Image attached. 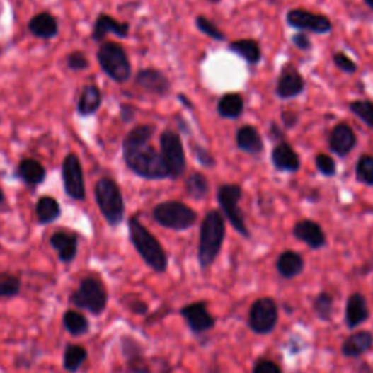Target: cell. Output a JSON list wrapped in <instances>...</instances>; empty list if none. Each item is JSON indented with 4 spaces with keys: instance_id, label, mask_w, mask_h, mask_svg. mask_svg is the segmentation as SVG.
<instances>
[{
    "instance_id": "cell-1",
    "label": "cell",
    "mask_w": 373,
    "mask_h": 373,
    "mask_svg": "<svg viewBox=\"0 0 373 373\" xmlns=\"http://www.w3.org/2000/svg\"><path fill=\"white\" fill-rule=\"evenodd\" d=\"M226 236V225L225 216L217 210H210L200 226V239H198V264L202 270H207L213 265L216 258L219 257L223 242Z\"/></svg>"
},
{
    "instance_id": "cell-2",
    "label": "cell",
    "mask_w": 373,
    "mask_h": 373,
    "mask_svg": "<svg viewBox=\"0 0 373 373\" xmlns=\"http://www.w3.org/2000/svg\"><path fill=\"white\" fill-rule=\"evenodd\" d=\"M129 238L144 264L158 275H163L168 270V256L161 242L142 225L137 217L129 219Z\"/></svg>"
},
{
    "instance_id": "cell-3",
    "label": "cell",
    "mask_w": 373,
    "mask_h": 373,
    "mask_svg": "<svg viewBox=\"0 0 373 373\" xmlns=\"http://www.w3.org/2000/svg\"><path fill=\"white\" fill-rule=\"evenodd\" d=\"M124 161L136 176L146 180L169 178L165 162L152 146L142 144L122 149Z\"/></svg>"
},
{
    "instance_id": "cell-4",
    "label": "cell",
    "mask_w": 373,
    "mask_h": 373,
    "mask_svg": "<svg viewBox=\"0 0 373 373\" xmlns=\"http://www.w3.org/2000/svg\"><path fill=\"white\" fill-rule=\"evenodd\" d=\"M69 302L78 309L86 311L93 316L103 315L108 305V292L104 283L95 277L81 280L76 290L69 296Z\"/></svg>"
},
{
    "instance_id": "cell-5",
    "label": "cell",
    "mask_w": 373,
    "mask_h": 373,
    "mask_svg": "<svg viewBox=\"0 0 373 373\" xmlns=\"http://www.w3.org/2000/svg\"><path fill=\"white\" fill-rule=\"evenodd\" d=\"M95 200L108 225L118 226L124 219L126 206L115 181L110 178L99 180L95 185Z\"/></svg>"
},
{
    "instance_id": "cell-6",
    "label": "cell",
    "mask_w": 373,
    "mask_h": 373,
    "mask_svg": "<svg viewBox=\"0 0 373 373\" xmlns=\"http://www.w3.org/2000/svg\"><path fill=\"white\" fill-rule=\"evenodd\" d=\"M154 220L171 231H187L197 222V213L181 202H163L154 209Z\"/></svg>"
},
{
    "instance_id": "cell-7",
    "label": "cell",
    "mask_w": 373,
    "mask_h": 373,
    "mask_svg": "<svg viewBox=\"0 0 373 373\" xmlns=\"http://www.w3.org/2000/svg\"><path fill=\"white\" fill-rule=\"evenodd\" d=\"M279 322V306L270 296L256 299L248 312V327L258 335H267L276 330Z\"/></svg>"
},
{
    "instance_id": "cell-8",
    "label": "cell",
    "mask_w": 373,
    "mask_h": 373,
    "mask_svg": "<svg viewBox=\"0 0 373 373\" xmlns=\"http://www.w3.org/2000/svg\"><path fill=\"white\" fill-rule=\"evenodd\" d=\"M242 198V188L236 184H225L217 190V202L232 228L243 238H251L250 231L246 228L245 216L239 207V200Z\"/></svg>"
},
{
    "instance_id": "cell-9",
    "label": "cell",
    "mask_w": 373,
    "mask_h": 373,
    "mask_svg": "<svg viewBox=\"0 0 373 373\" xmlns=\"http://www.w3.org/2000/svg\"><path fill=\"white\" fill-rule=\"evenodd\" d=\"M98 62L107 76L115 82H126L132 76V66L124 50L114 42H105L98 52Z\"/></svg>"
},
{
    "instance_id": "cell-10",
    "label": "cell",
    "mask_w": 373,
    "mask_h": 373,
    "mask_svg": "<svg viewBox=\"0 0 373 373\" xmlns=\"http://www.w3.org/2000/svg\"><path fill=\"white\" fill-rule=\"evenodd\" d=\"M161 156L168 169L169 178H180L185 169V154L183 142L176 132L166 130L161 134Z\"/></svg>"
},
{
    "instance_id": "cell-11",
    "label": "cell",
    "mask_w": 373,
    "mask_h": 373,
    "mask_svg": "<svg viewBox=\"0 0 373 373\" xmlns=\"http://www.w3.org/2000/svg\"><path fill=\"white\" fill-rule=\"evenodd\" d=\"M181 318L185 321L190 331L195 335L212 331L216 327V318L209 312L207 302L197 301L184 305L180 309Z\"/></svg>"
},
{
    "instance_id": "cell-12",
    "label": "cell",
    "mask_w": 373,
    "mask_h": 373,
    "mask_svg": "<svg viewBox=\"0 0 373 373\" xmlns=\"http://www.w3.org/2000/svg\"><path fill=\"white\" fill-rule=\"evenodd\" d=\"M286 21L294 30L308 31L314 34H328L333 30V23L328 16L304 9L289 11L286 15Z\"/></svg>"
},
{
    "instance_id": "cell-13",
    "label": "cell",
    "mask_w": 373,
    "mask_h": 373,
    "mask_svg": "<svg viewBox=\"0 0 373 373\" xmlns=\"http://www.w3.org/2000/svg\"><path fill=\"white\" fill-rule=\"evenodd\" d=\"M62 176L67 195L73 198V200H84L86 194L84 171H82V163L76 155L70 154L66 156L62 166Z\"/></svg>"
},
{
    "instance_id": "cell-14",
    "label": "cell",
    "mask_w": 373,
    "mask_h": 373,
    "mask_svg": "<svg viewBox=\"0 0 373 373\" xmlns=\"http://www.w3.org/2000/svg\"><path fill=\"white\" fill-rule=\"evenodd\" d=\"M292 234L297 241L306 243L311 250H322L327 246V235L315 220L302 219L296 222Z\"/></svg>"
},
{
    "instance_id": "cell-15",
    "label": "cell",
    "mask_w": 373,
    "mask_h": 373,
    "mask_svg": "<svg viewBox=\"0 0 373 373\" xmlns=\"http://www.w3.org/2000/svg\"><path fill=\"white\" fill-rule=\"evenodd\" d=\"M304 91H305V79L302 78V74L293 64L287 63L279 74L276 95L280 99H292L299 96Z\"/></svg>"
},
{
    "instance_id": "cell-16",
    "label": "cell",
    "mask_w": 373,
    "mask_h": 373,
    "mask_svg": "<svg viewBox=\"0 0 373 373\" xmlns=\"http://www.w3.org/2000/svg\"><path fill=\"white\" fill-rule=\"evenodd\" d=\"M357 144V137L355 130L345 122H340L330 132L328 146L330 151L338 158H345L349 155L355 146Z\"/></svg>"
},
{
    "instance_id": "cell-17",
    "label": "cell",
    "mask_w": 373,
    "mask_h": 373,
    "mask_svg": "<svg viewBox=\"0 0 373 373\" xmlns=\"http://www.w3.org/2000/svg\"><path fill=\"white\" fill-rule=\"evenodd\" d=\"M369 316H370V309L365 294L356 292L347 297L345 309H344V321L347 328L355 330L360 327L369 319Z\"/></svg>"
},
{
    "instance_id": "cell-18",
    "label": "cell",
    "mask_w": 373,
    "mask_h": 373,
    "mask_svg": "<svg viewBox=\"0 0 373 373\" xmlns=\"http://www.w3.org/2000/svg\"><path fill=\"white\" fill-rule=\"evenodd\" d=\"M271 162L280 172H297L301 169V158L287 142H280L271 152Z\"/></svg>"
},
{
    "instance_id": "cell-19",
    "label": "cell",
    "mask_w": 373,
    "mask_h": 373,
    "mask_svg": "<svg viewBox=\"0 0 373 373\" xmlns=\"http://www.w3.org/2000/svg\"><path fill=\"white\" fill-rule=\"evenodd\" d=\"M373 347V334L367 330L356 331L341 344V355L347 359H357L366 355Z\"/></svg>"
},
{
    "instance_id": "cell-20",
    "label": "cell",
    "mask_w": 373,
    "mask_h": 373,
    "mask_svg": "<svg viewBox=\"0 0 373 373\" xmlns=\"http://www.w3.org/2000/svg\"><path fill=\"white\" fill-rule=\"evenodd\" d=\"M50 245H52L53 250L57 253L59 260L63 264H70L78 256L79 239L74 234L56 232L52 238H50Z\"/></svg>"
},
{
    "instance_id": "cell-21",
    "label": "cell",
    "mask_w": 373,
    "mask_h": 373,
    "mask_svg": "<svg viewBox=\"0 0 373 373\" xmlns=\"http://www.w3.org/2000/svg\"><path fill=\"white\" fill-rule=\"evenodd\" d=\"M276 270L286 280L296 279L297 276H301L305 270V260L296 251H283L276 260Z\"/></svg>"
},
{
    "instance_id": "cell-22",
    "label": "cell",
    "mask_w": 373,
    "mask_h": 373,
    "mask_svg": "<svg viewBox=\"0 0 373 373\" xmlns=\"http://www.w3.org/2000/svg\"><path fill=\"white\" fill-rule=\"evenodd\" d=\"M136 84L146 92L165 95L169 91V82L165 74L156 69L140 70L136 76Z\"/></svg>"
},
{
    "instance_id": "cell-23",
    "label": "cell",
    "mask_w": 373,
    "mask_h": 373,
    "mask_svg": "<svg viewBox=\"0 0 373 373\" xmlns=\"http://www.w3.org/2000/svg\"><path fill=\"white\" fill-rule=\"evenodd\" d=\"M107 34H114L120 38H126L129 34V23L126 22H118L117 19H114L113 16L108 15H99L96 22H95V27H93V40L95 41H101L105 38Z\"/></svg>"
},
{
    "instance_id": "cell-24",
    "label": "cell",
    "mask_w": 373,
    "mask_h": 373,
    "mask_svg": "<svg viewBox=\"0 0 373 373\" xmlns=\"http://www.w3.org/2000/svg\"><path fill=\"white\" fill-rule=\"evenodd\" d=\"M236 146L239 151L248 155H260L264 149V142L260 132L253 126H243L236 132Z\"/></svg>"
},
{
    "instance_id": "cell-25",
    "label": "cell",
    "mask_w": 373,
    "mask_h": 373,
    "mask_svg": "<svg viewBox=\"0 0 373 373\" xmlns=\"http://www.w3.org/2000/svg\"><path fill=\"white\" fill-rule=\"evenodd\" d=\"M88 359V350L81 344L69 343L63 350V369L67 373H78Z\"/></svg>"
},
{
    "instance_id": "cell-26",
    "label": "cell",
    "mask_w": 373,
    "mask_h": 373,
    "mask_svg": "<svg viewBox=\"0 0 373 373\" xmlns=\"http://www.w3.org/2000/svg\"><path fill=\"white\" fill-rule=\"evenodd\" d=\"M63 328L71 335V337H84L91 330V322L89 319L76 309H69L63 314L62 318Z\"/></svg>"
},
{
    "instance_id": "cell-27",
    "label": "cell",
    "mask_w": 373,
    "mask_h": 373,
    "mask_svg": "<svg viewBox=\"0 0 373 373\" xmlns=\"http://www.w3.org/2000/svg\"><path fill=\"white\" fill-rule=\"evenodd\" d=\"M28 28L31 31V34H34L35 37L38 38H53L57 35V21L54 16H52L50 13H38L35 15L30 25H28Z\"/></svg>"
},
{
    "instance_id": "cell-28",
    "label": "cell",
    "mask_w": 373,
    "mask_h": 373,
    "mask_svg": "<svg viewBox=\"0 0 373 373\" xmlns=\"http://www.w3.org/2000/svg\"><path fill=\"white\" fill-rule=\"evenodd\" d=\"M229 50L253 66L261 62V47L256 40H236L229 44Z\"/></svg>"
},
{
    "instance_id": "cell-29",
    "label": "cell",
    "mask_w": 373,
    "mask_h": 373,
    "mask_svg": "<svg viewBox=\"0 0 373 373\" xmlns=\"http://www.w3.org/2000/svg\"><path fill=\"white\" fill-rule=\"evenodd\" d=\"M243 98L239 93H226L219 99L217 113L223 118H239L243 113Z\"/></svg>"
},
{
    "instance_id": "cell-30",
    "label": "cell",
    "mask_w": 373,
    "mask_h": 373,
    "mask_svg": "<svg viewBox=\"0 0 373 373\" xmlns=\"http://www.w3.org/2000/svg\"><path fill=\"white\" fill-rule=\"evenodd\" d=\"M18 173L21 180L28 185L41 184L45 178L44 166L34 159H23L18 166Z\"/></svg>"
},
{
    "instance_id": "cell-31",
    "label": "cell",
    "mask_w": 373,
    "mask_h": 373,
    "mask_svg": "<svg viewBox=\"0 0 373 373\" xmlns=\"http://www.w3.org/2000/svg\"><path fill=\"white\" fill-rule=\"evenodd\" d=\"M35 213H37V219L41 225H50V223L56 222L60 217L62 210H60V205L57 203L56 198L41 197L37 202Z\"/></svg>"
},
{
    "instance_id": "cell-32",
    "label": "cell",
    "mask_w": 373,
    "mask_h": 373,
    "mask_svg": "<svg viewBox=\"0 0 373 373\" xmlns=\"http://www.w3.org/2000/svg\"><path fill=\"white\" fill-rule=\"evenodd\" d=\"M103 103V95L96 86H86L81 95L79 104H78V113L81 115H92L96 113V110L101 107Z\"/></svg>"
},
{
    "instance_id": "cell-33",
    "label": "cell",
    "mask_w": 373,
    "mask_h": 373,
    "mask_svg": "<svg viewBox=\"0 0 373 373\" xmlns=\"http://www.w3.org/2000/svg\"><path fill=\"white\" fill-rule=\"evenodd\" d=\"M312 311L315 316L321 321H331L334 312V297L327 290L319 292L312 302Z\"/></svg>"
},
{
    "instance_id": "cell-34",
    "label": "cell",
    "mask_w": 373,
    "mask_h": 373,
    "mask_svg": "<svg viewBox=\"0 0 373 373\" xmlns=\"http://www.w3.org/2000/svg\"><path fill=\"white\" fill-rule=\"evenodd\" d=\"M185 188H187L188 195L191 198H194V200H203V198L209 194L210 185H209V181L203 176V173L194 172L188 177Z\"/></svg>"
},
{
    "instance_id": "cell-35",
    "label": "cell",
    "mask_w": 373,
    "mask_h": 373,
    "mask_svg": "<svg viewBox=\"0 0 373 373\" xmlns=\"http://www.w3.org/2000/svg\"><path fill=\"white\" fill-rule=\"evenodd\" d=\"M155 134V126H139L134 127L122 142V149H127V147H134V146H142V144H147L149 140L152 139V136Z\"/></svg>"
},
{
    "instance_id": "cell-36",
    "label": "cell",
    "mask_w": 373,
    "mask_h": 373,
    "mask_svg": "<svg viewBox=\"0 0 373 373\" xmlns=\"http://www.w3.org/2000/svg\"><path fill=\"white\" fill-rule=\"evenodd\" d=\"M22 280L18 276L4 272L0 275V299H12L21 293Z\"/></svg>"
},
{
    "instance_id": "cell-37",
    "label": "cell",
    "mask_w": 373,
    "mask_h": 373,
    "mask_svg": "<svg viewBox=\"0 0 373 373\" xmlns=\"http://www.w3.org/2000/svg\"><path fill=\"white\" fill-rule=\"evenodd\" d=\"M356 178L359 183L373 187V155H362L356 163Z\"/></svg>"
},
{
    "instance_id": "cell-38",
    "label": "cell",
    "mask_w": 373,
    "mask_h": 373,
    "mask_svg": "<svg viewBox=\"0 0 373 373\" xmlns=\"http://www.w3.org/2000/svg\"><path fill=\"white\" fill-rule=\"evenodd\" d=\"M349 110L362 120L367 127L373 129V101L369 99H359V101H353L349 104Z\"/></svg>"
},
{
    "instance_id": "cell-39",
    "label": "cell",
    "mask_w": 373,
    "mask_h": 373,
    "mask_svg": "<svg viewBox=\"0 0 373 373\" xmlns=\"http://www.w3.org/2000/svg\"><path fill=\"white\" fill-rule=\"evenodd\" d=\"M121 305L126 306V309L134 315H146L149 312V305L147 302L142 301L139 296L129 293L126 296L121 297Z\"/></svg>"
},
{
    "instance_id": "cell-40",
    "label": "cell",
    "mask_w": 373,
    "mask_h": 373,
    "mask_svg": "<svg viewBox=\"0 0 373 373\" xmlns=\"http://www.w3.org/2000/svg\"><path fill=\"white\" fill-rule=\"evenodd\" d=\"M195 25H197V28L200 30L203 34H206L207 37H210L216 41H225L226 40V35L223 34L212 21H209L205 16H198L195 19Z\"/></svg>"
},
{
    "instance_id": "cell-41",
    "label": "cell",
    "mask_w": 373,
    "mask_h": 373,
    "mask_svg": "<svg viewBox=\"0 0 373 373\" xmlns=\"http://www.w3.org/2000/svg\"><path fill=\"white\" fill-rule=\"evenodd\" d=\"M315 166L316 169L326 177H334L337 173V165L335 161L327 155V154H319L315 158Z\"/></svg>"
},
{
    "instance_id": "cell-42",
    "label": "cell",
    "mask_w": 373,
    "mask_h": 373,
    "mask_svg": "<svg viewBox=\"0 0 373 373\" xmlns=\"http://www.w3.org/2000/svg\"><path fill=\"white\" fill-rule=\"evenodd\" d=\"M127 363V373H152L151 367L146 363L143 353L133 355L126 359Z\"/></svg>"
},
{
    "instance_id": "cell-43",
    "label": "cell",
    "mask_w": 373,
    "mask_h": 373,
    "mask_svg": "<svg viewBox=\"0 0 373 373\" xmlns=\"http://www.w3.org/2000/svg\"><path fill=\"white\" fill-rule=\"evenodd\" d=\"M333 62L334 64L344 73L347 74H353L357 71V64L355 60H352L349 56H345L341 52H337L333 54Z\"/></svg>"
},
{
    "instance_id": "cell-44",
    "label": "cell",
    "mask_w": 373,
    "mask_h": 373,
    "mask_svg": "<svg viewBox=\"0 0 373 373\" xmlns=\"http://www.w3.org/2000/svg\"><path fill=\"white\" fill-rule=\"evenodd\" d=\"M251 373H283L282 367L270 359H258L254 366Z\"/></svg>"
},
{
    "instance_id": "cell-45",
    "label": "cell",
    "mask_w": 373,
    "mask_h": 373,
    "mask_svg": "<svg viewBox=\"0 0 373 373\" xmlns=\"http://www.w3.org/2000/svg\"><path fill=\"white\" fill-rule=\"evenodd\" d=\"M67 66L71 70H84L89 66L88 59L85 57V54H82L81 52H74L67 57Z\"/></svg>"
},
{
    "instance_id": "cell-46",
    "label": "cell",
    "mask_w": 373,
    "mask_h": 373,
    "mask_svg": "<svg viewBox=\"0 0 373 373\" xmlns=\"http://www.w3.org/2000/svg\"><path fill=\"white\" fill-rule=\"evenodd\" d=\"M194 154L197 161L200 162L203 166L206 168H213L214 166V159L213 156L206 151V149L200 147V146H194Z\"/></svg>"
},
{
    "instance_id": "cell-47",
    "label": "cell",
    "mask_w": 373,
    "mask_h": 373,
    "mask_svg": "<svg viewBox=\"0 0 373 373\" xmlns=\"http://www.w3.org/2000/svg\"><path fill=\"white\" fill-rule=\"evenodd\" d=\"M292 42L294 44V47H297L299 50H302V52H308V50L312 48V42L309 40V37L304 33H299V34H294L292 37Z\"/></svg>"
},
{
    "instance_id": "cell-48",
    "label": "cell",
    "mask_w": 373,
    "mask_h": 373,
    "mask_svg": "<svg viewBox=\"0 0 373 373\" xmlns=\"http://www.w3.org/2000/svg\"><path fill=\"white\" fill-rule=\"evenodd\" d=\"M297 121H299V114L294 113V111H290V110H286L282 113V122L285 124L286 129H292L294 127Z\"/></svg>"
},
{
    "instance_id": "cell-49",
    "label": "cell",
    "mask_w": 373,
    "mask_h": 373,
    "mask_svg": "<svg viewBox=\"0 0 373 373\" xmlns=\"http://www.w3.org/2000/svg\"><path fill=\"white\" fill-rule=\"evenodd\" d=\"M268 134L272 140H276L277 143L285 142V136H283V130L280 129V126H277V122L271 121L270 122V129H268Z\"/></svg>"
},
{
    "instance_id": "cell-50",
    "label": "cell",
    "mask_w": 373,
    "mask_h": 373,
    "mask_svg": "<svg viewBox=\"0 0 373 373\" xmlns=\"http://www.w3.org/2000/svg\"><path fill=\"white\" fill-rule=\"evenodd\" d=\"M121 117L124 121H132L134 117V110L129 105H122L121 107Z\"/></svg>"
},
{
    "instance_id": "cell-51",
    "label": "cell",
    "mask_w": 373,
    "mask_h": 373,
    "mask_svg": "<svg viewBox=\"0 0 373 373\" xmlns=\"http://www.w3.org/2000/svg\"><path fill=\"white\" fill-rule=\"evenodd\" d=\"M359 373H373V370H372L370 365H367V363H362V365L359 366Z\"/></svg>"
},
{
    "instance_id": "cell-52",
    "label": "cell",
    "mask_w": 373,
    "mask_h": 373,
    "mask_svg": "<svg viewBox=\"0 0 373 373\" xmlns=\"http://www.w3.org/2000/svg\"><path fill=\"white\" fill-rule=\"evenodd\" d=\"M365 4L373 11V0H365Z\"/></svg>"
},
{
    "instance_id": "cell-53",
    "label": "cell",
    "mask_w": 373,
    "mask_h": 373,
    "mask_svg": "<svg viewBox=\"0 0 373 373\" xmlns=\"http://www.w3.org/2000/svg\"><path fill=\"white\" fill-rule=\"evenodd\" d=\"M4 202H5V194L2 190H0V205H2Z\"/></svg>"
},
{
    "instance_id": "cell-54",
    "label": "cell",
    "mask_w": 373,
    "mask_h": 373,
    "mask_svg": "<svg viewBox=\"0 0 373 373\" xmlns=\"http://www.w3.org/2000/svg\"><path fill=\"white\" fill-rule=\"evenodd\" d=\"M212 2H217V0H212Z\"/></svg>"
}]
</instances>
